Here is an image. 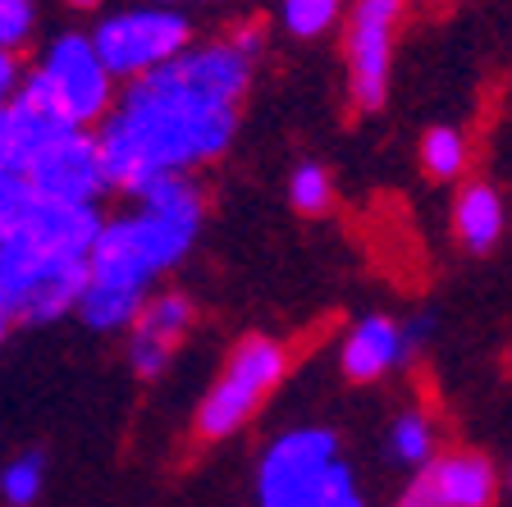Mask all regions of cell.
<instances>
[{
	"instance_id": "9c48e42d",
	"label": "cell",
	"mask_w": 512,
	"mask_h": 507,
	"mask_svg": "<svg viewBox=\"0 0 512 507\" xmlns=\"http://www.w3.org/2000/svg\"><path fill=\"white\" fill-rule=\"evenodd\" d=\"M403 14L407 0H352L348 28H343V60H348V96L357 110H380L389 96Z\"/></svg>"
},
{
	"instance_id": "9a60e30c",
	"label": "cell",
	"mask_w": 512,
	"mask_h": 507,
	"mask_svg": "<svg viewBox=\"0 0 512 507\" xmlns=\"http://www.w3.org/2000/svg\"><path fill=\"white\" fill-rule=\"evenodd\" d=\"M46 128H55V119H46L42 110L28 106V101L14 92V101L0 106V174H5V169H19L28 147L42 138Z\"/></svg>"
},
{
	"instance_id": "603a6c76",
	"label": "cell",
	"mask_w": 512,
	"mask_h": 507,
	"mask_svg": "<svg viewBox=\"0 0 512 507\" xmlns=\"http://www.w3.org/2000/svg\"><path fill=\"white\" fill-rule=\"evenodd\" d=\"M394 507H430V498H426V489L416 485V480H407V489L398 494V503Z\"/></svg>"
},
{
	"instance_id": "8992f818",
	"label": "cell",
	"mask_w": 512,
	"mask_h": 507,
	"mask_svg": "<svg viewBox=\"0 0 512 507\" xmlns=\"http://www.w3.org/2000/svg\"><path fill=\"white\" fill-rule=\"evenodd\" d=\"M288 375V348L270 334H247L234 343V352L224 357L220 375L211 380V389L197 402L192 430L206 444H220L229 434H238L261 407L270 402V393L284 384Z\"/></svg>"
},
{
	"instance_id": "cb8c5ba5",
	"label": "cell",
	"mask_w": 512,
	"mask_h": 507,
	"mask_svg": "<svg viewBox=\"0 0 512 507\" xmlns=\"http://www.w3.org/2000/svg\"><path fill=\"white\" fill-rule=\"evenodd\" d=\"M69 5H78V10H96L101 0H69Z\"/></svg>"
},
{
	"instance_id": "ba28073f",
	"label": "cell",
	"mask_w": 512,
	"mask_h": 507,
	"mask_svg": "<svg viewBox=\"0 0 512 507\" xmlns=\"http://www.w3.org/2000/svg\"><path fill=\"white\" fill-rule=\"evenodd\" d=\"M19 174L37 192V201H51V206H96L110 192L92 128H46L28 147Z\"/></svg>"
},
{
	"instance_id": "4fadbf2b",
	"label": "cell",
	"mask_w": 512,
	"mask_h": 507,
	"mask_svg": "<svg viewBox=\"0 0 512 507\" xmlns=\"http://www.w3.org/2000/svg\"><path fill=\"white\" fill-rule=\"evenodd\" d=\"M503 229H508V206H503V192L494 183H467L453 201V233L458 243L476 256H490L503 243Z\"/></svg>"
},
{
	"instance_id": "d6986e66",
	"label": "cell",
	"mask_w": 512,
	"mask_h": 507,
	"mask_svg": "<svg viewBox=\"0 0 512 507\" xmlns=\"http://www.w3.org/2000/svg\"><path fill=\"white\" fill-rule=\"evenodd\" d=\"M288 201H293V211L302 215H325L334 206V179L330 169L307 160V165L293 169V179H288Z\"/></svg>"
},
{
	"instance_id": "ffe728a7",
	"label": "cell",
	"mask_w": 512,
	"mask_h": 507,
	"mask_svg": "<svg viewBox=\"0 0 512 507\" xmlns=\"http://www.w3.org/2000/svg\"><path fill=\"white\" fill-rule=\"evenodd\" d=\"M32 211H37V192L28 188V179H23L19 169H5L0 174V243L14 238L28 224Z\"/></svg>"
},
{
	"instance_id": "7402d4cb",
	"label": "cell",
	"mask_w": 512,
	"mask_h": 507,
	"mask_svg": "<svg viewBox=\"0 0 512 507\" xmlns=\"http://www.w3.org/2000/svg\"><path fill=\"white\" fill-rule=\"evenodd\" d=\"M19 83H23L19 55H5V51H0V106H5V101H14V92H19Z\"/></svg>"
},
{
	"instance_id": "52a82bcc",
	"label": "cell",
	"mask_w": 512,
	"mask_h": 507,
	"mask_svg": "<svg viewBox=\"0 0 512 507\" xmlns=\"http://www.w3.org/2000/svg\"><path fill=\"white\" fill-rule=\"evenodd\" d=\"M92 51L101 55L106 74L115 83L142 78L160 64H170L179 51L192 46V23L174 5H124L87 32Z\"/></svg>"
},
{
	"instance_id": "e0dca14e",
	"label": "cell",
	"mask_w": 512,
	"mask_h": 507,
	"mask_svg": "<svg viewBox=\"0 0 512 507\" xmlns=\"http://www.w3.org/2000/svg\"><path fill=\"white\" fill-rule=\"evenodd\" d=\"M343 10H348V0H279V23L288 37L316 42L343 19Z\"/></svg>"
},
{
	"instance_id": "6da1fadb",
	"label": "cell",
	"mask_w": 512,
	"mask_h": 507,
	"mask_svg": "<svg viewBox=\"0 0 512 507\" xmlns=\"http://www.w3.org/2000/svg\"><path fill=\"white\" fill-rule=\"evenodd\" d=\"M256 55L261 28L243 23L229 37L192 42L170 64L128 78L106 119L96 124L110 188L133 197L156 179H179L215 165L238 138Z\"/></svg>"
},
{
	"instance_id": "5b68a950",
	"label": "cell",
	"mask_w": 512,
	"mask_h": 507,
	"mask_svg": "<svg viewBox=\"0 0 512 507\" xmlns=\"http://www.w3.org/2000/svg\"><path fill=\"white\" fill-rule=\"evenodd\" d=\"M119 83L106 74L87 32H60L19 83V96L64 128H96L106 119Z\"/></svg>"
},
{
	"instance_id": "d4e9b609",
	"label": "cell",
	"mask_w": 512,
	"mask_h": 507,
	"mask_svg": "<svg viewBox=\"0 0 512 507\" xmlns=\"http://www.w3.org/2000/svg\"><path fill=\"white\" fill-rule=\"evenodd\" d=\"M151 5H183V0H151Z\"/></svg>"
},
{
	"instance_id": "44dd1931",
	"label": "cell",
	"mask_w": 512,
	"mask_h": 507,
	"mask_svg": "<svg viewBox=\"0 0 512 507\" xmlns=\"http://www.w3.org/2000/svg\"><path fill=\"white\" fill-rule=\"evenodd\" d=\"M37 32V0H0V51L19 55Z\"/></svg>"
},
{
	"instance_id": "2e32d148",
	"label": "cell",
	"mask_w": 512,
	"mask_h": 507,
	"mask_svg": "<svg viewBox=\"0 0 512 507\" xmlns=\"http://www.w3.org/2000/svg\"><path fill=\"white\" fill-rule=\"evenodd\" d=\"M471 165V142L462 128L453 124H435L426 128L421 138V169H426L435 183H458Z\"/></svg>"
},
{
	"instance_id": "3957f363",
	"label": "cell",
	"mask_w": 512,
	"mask_h": 507,
	"mask_svg": "<svg viewBox=\"0 0 512 507\" xmlns=\"http://www.w3.org/2000/svg\"><path fill=\"white\" fill-rule=\"evenodd\" d=\"M96 224H101L96 206L37 201L28 224L0 243V302L10 320L55 325V320L74 316Z\"/></svg>"
},
{
	"instance_id": "7c38bea8",
	"label": "cell",
	"mask_w": 512,
	"mask_h": 507,
	"mask_svg": "<svg viewBox=\"0 0 512 507\" xmlns=\"http://www.w3.org/2000/svg\"><path fill=\"white\" fill-rule=\"evenodd\" d=\"M416 485L426 489L430 507H494L499 503V466L476 448H439L421 471Z\"/></svg>"
},
{
	"instance_id": "277c9868",
	"label": "cell",
	"mask_w": 512,
	"mask_h": 507,
	"mask_svg": "<svg viewBox=\"0 0 512 507\" xmlns=\"http://www.w3.org/2000/svg\"><path fill=\"white\" fill-rule=\"evenodd\" d=\"M256 507H371L343 457L339 434L325 425H293L275 434L256 462Z\"/></svg>"
},
{
	"instance_id": "5bb4252c",
	"label": "cell",
	"mask_w": 512,
	"mask_h": 507,
	"mask_svg": "<svg viewBox=\"0 0 512 507\" xmlns=\"http://www.w3.org/2000/svg\"><path fill=\"white\" fill-rule=\"evenodd\" d=\"M384 448L398 466L407 471H421L430 457L439 453V425L426 407H403V412L389 421V434H384Z\"/></svg>"
},
{
	"instance_id": "ac0fdd59",
	"label": "cell",
	"mask_w": 512,
	"mask_h": 507,
	"mask_svg": "<svg viewBox=\"0 0 512 507\" xmlns=\"http://www.w3.org/2000/svg\"><path fill=\"white\" fill-rule=\"evenodd\" d=\"M46 489V457L19 453L0 466V503L5 507H32Z\"/></svg>"
},
{
	"instance_id": "30bf717a",
	"label": "cell",
	"mask_w": 512,
	"mask_h": 507,
	"mask_svg": "<svg viewBox=\"0 0 512 507\" xmlns=\"http://www.w3.org/2000/svg\"><path fill=\"white\" fill-rule=\"evenodd\" d=\"M421 343H426V320H398L375 311V316H362L343 334L339 366L352 384H375L384 375L403 370L421 352Z\"/></svg>"
},
{
	"instance_id": "7a4b0ae2",
	"label": "cell",
	"mask_w": 512,
	"mask_h": 507,
	"mask_svg": "<svg viewBox=\"0 0 512 507\" xmlns=\"http://www.w3.org/2000/svg\"><path fill=\"white\" fill-rule=\"evenodd\" d=\"M206 220V197L192 174L156 179L133 192L124 215H101L87 247V279L74 316L96 334H119L156 284L192 252Z\"/></svg>"
},
{
	"instance_id": "8fae6325",
	"label": "cell",
	"mask_w": 512,
	"mask_h": 507,
	"mask_svg": "<svg viewBox=\"0 0 512 507\" xmlns=\"http://www.w3.org/2000/svg\"><path fill=\"white\" fill-rule=\"evenodd\" d=\"M192 325H197V302H192L188 293H179V288H160V293H151L147 302L138 307V316L128 320V366H133V375H142V380H156V375H165V366L174 361V352H179V343L192 334Z\"/></svg>"
}]
</instances>
